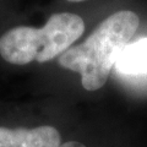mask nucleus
Returning <instances> with one entry per match:
<instances>
[{
  "label": "nucleus",
  "instance_id": "obj_1",
  "mask_svg": "<svg viewBox=\"0 0 147 147\" xmlns=\"http://www.w3.org/2000/svg\"><path fill=\"white\" fill-rule=\"evenodd\" d=\"M139 24V16L135 12L127 10L114 12L100 22L84 43L69 48L61 54L59 65L79 72L85 90L102 88Z\"/></svg>",
  "mask_w": 147,
  "mask_h": 147
},
{
  "label": "nucleus",
  "instance_id": "obj_2",
  "mask_svg": "<svg viewBox=\"0 0 147 147\" xmlns=\"http://www.w3.org/2000/svg\"><path fill=\"white\" fill-rule=\"evenodd\" d=\"M85 32V22L76 13H53L42 28L17 26L0 37V55L13 65L47 63L60 57Z\"/></svg>",
  "mask_w": 147,
  "mask_h": 147
},
{
  "label": "nucleus",
  "instance_id": "obj_3",
  "mask_svg": "<svg viewBox=\"0 0 147 147\" xmlns=\"http://www.w3.org/2000/svg\"><path fill=\"white\" fill-rule=\"evenodd\" d=\"M61 136L54 126L33 129L0 126V147H60Z\"/></svg>",
  "mask_w": 147,
  "mask_h": 147
},
{
  "label": "nucleus",
  "instance_id": "obj_4",
  "mask_svg": "<svg viewBox=\"0 0 147 147\" xmlns=\"http://www.w3.org/2000/svg\"><path fill=\"white\" fill-rule=\"evenodd\" d=\"M115 67L125 75H147V37L129 43L119 55Z\"/></svg>",
  "mask_w": 147,
  "mask_h": 147
},
{
  "label": "nucleus",
  "instance_id": "obj_5",
  "mask_svg": "<svg viewBox=\"0 0 147 147\" xmlns=\"http://www.w3.org/2000/svg\"><path fill=\"white\" fill-rule=\"evenodd\" d=\"M60 147H86V146L84 144H81V142H77V141H67V142L61 144Z\"/></svg>",
  "mask_w": 147,
  "mask_h": 147
},
{
  "label": "nucleus",
  "instance_id": "obj_6",
  "mask_svg": "<svg viewBox=\"0 0 147 147\" xmlns=\"http://www.w3.org/2000/svg\"><path fill=\"white\" fill-rule=\"evenodd\" d=\"M67 1H71V3H80V1H85V0H67Z\"/></svg>",
  "mask_w": 147,
  "mask_h": 147
}]
</instances>
